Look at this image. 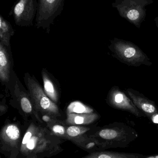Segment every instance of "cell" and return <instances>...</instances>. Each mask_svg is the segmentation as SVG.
<instances>
[{
  "instance_id": "5b68a950",
  "label": "cell",
  "mask_w": 158,
  "mask_h": 158,
  "mask_svg": "<svg viewBox=\"0 0 158 158\" xmlns=\"http://www.w3.org/2000/svg\"><path fill=\"white\" fill-rule=\"evenodd\" d=\"M108 48L115 58L125 65L134 67L153 65L147 55L131 42L114 38L110 40Z\"/></svg>"
},
{
  "instance_id": "4fadbf2b",
  "label": "cell",
  "mask_w": 158,
  "mask_h": 158,
  "mask_svg": "<svg viewBox=\"0 0 158 158\" xmlns=\"http://www.w3.org/2000/svg\"><path fill=\"white\" fill-rule=\"evenodd\" d=\"M41 76L45 93L55 104L60 106L62 91L58 80L46 68L42 70Z\"/></svg>"
},
{
  "instance_id": "2e32d148",
  "label": "cell",
  "mask_w": 158,
  "mask_h": 158,
  "mask_svg": "<svg viewBox=\"0 0 158 158\" xmlns=\"http://www.w3.org/2000/svg\"><path fill=\"white\" fill-rule=\"evenodd\" d=\"M86 133L87 132L82 134L70 142L88 153L105 150L99 143L89 137Z\"/></svg>"
},
{
  "instance_id": "52a82bcc",
  "label": "cell",
  "mask_w": 158,
  "mask_h": 158,
  "mask_svg": "<svg viewBox=\"0 0 158 158\" xmlns=\"http://www.w3.org/2000/svg\"><path fill=\"white\" fill-rule=\"evenodd\" d=\"M153 2V0H114L112 6L121 17L140 28L146 16V6Z\"/></svg>"
},
{
  "instance_id": "ba28073f",
  "label": "cell",
  "mask_w": 158,
  "mask_h": 158,
  "mask_svg": "<svg viewBox=\"0 0 158 158\" xmlns=\"http://www.w3.org/2000/svg\"><path fill=\"white\" fill-rule=\"evenodd\" d=\"M65 122L67 125L92 126L100 118V115L91 106L79 101L67 107Z\"/></svg>"
},
{
  "instance_id": "277c9868",
  "label": "cell",
  "mask_w": 158,
  "mask_h": 158,
  "mask_svg": "<svg viewBox=\"0 0 158 158\" xmlns=\"http://www.w3.org/2000/svg\"><path fill=\"white\" fill-rule=\"evenodd\" d=\"M23 79L35 109L40 116L42 114H47L61 119H65V115L60 106L55 104L47 96L34 75L26 72Z\"/></svg>"
},
{
  "instance_id": "7c38bea8",
  "label": "cell",
  "mask_w": 158,
  "mask_h": 158,
  "mask_svg": "<svg viewBox=\"0 0 158 158\" xmlns=\"http://www.w3.org/2000/svg\"><path fill=\"white\" fill-rule=\"evenodd\" d=\"M125 92L137 109L158 128V108L156 103L132 88L126 89Z\"/></svg>"
},
{
  "instance_id": "3957f363",
  "label": "cell",
  "mask_w": 158,
  "mask_h": 158,
  "mask_svg": "<svg viewBox=\"0 0 158 158\" xmlns=\"http://www.w3.org/2000/svg\"><path fill=\"white\" fill-rule=\"evenodd\" d=\"M5 87L10 96L9 104L18 111L25 124H27L31 120L44 123L35 109L27 89L22 84L14 70Z\"/></svg>"
},
{
  "instance_id": "8992f818",
  "label": "cell",
  "mask_w": 158,
  "mask_h": 158,
  "mask_svg": "<svg viewBox=\"0 0 158 158\" xmlns=\"http://www.w3.org/2000/svg\"><path fill=\"white\" fill-rule=\"evenodd\" d=\"M24 133L19 121L6 119L0 129V154L6 158H18Z\"/></svg>"
},
{
  "instance_id": "ac0fdd59",
  "label": "cell",
  "mask_w": 158,
  "mask_h": 158,
  "mask_svg": "<svg viewBox=\"0 0 158 158\" xmlns=\"http://www.w3.org/2000/svg\"><path fill=\"white\" fill-rule=\"evenodd\" d=\"M15 31L10 22L0 14V41L7 47H11L10 41Z\"/></svg>"
},
{
  "instance_id": "d6986e66",
  "label": "cell",
  "mask_w": 158,
  "mask_h": 158,
  "mask_svg": "<svg viewBox=\"0 0 158 158\" xmlns=\"http://www.w3.org/2000/svg\"><path fill=\"white\" fill-rule=\"evenodd\" d=\"M8 105L6 103V97L4 95L0 94V116H3L8 110Z\"/></svg>"
},
{
  "instance_id": "30bf717a",
  "label": "cell",
  "mask_w": 158,
  "mask_h": 158,
  "mask_svg": "<svg viewBox=\"0 0 158 158\" xmlns=\"http://www.w3.org/2000/svg\"><path fill=\"white\" fill-rule=\"evenodd\" d=\"M106 102L110 106L115 109L129 112L137 117H146L135 105L125 92L118 86H114L110 88L108 92Z\"/></svg>"
},
{
  "instance_id": "8fae6325",
  "label": "cell",
  "mask_w": 158,
  "mask_h": 158,
  "mask_svg": "<svg viewBox=\"0 0 158 158\" xmlns=\"http://www.w3.org/2000/svg\"><path fill=\"white\" fill-rule=\"evenodd\" d=\"M38 0H19L10 12L14 21L20 27H31L36 18Z\"/></svg>"
},
{
  "instance_id": "e0dca14e",
  "label": "cell",
  "mask_w": 158,
  "mask_h": 158,
  "mask_svg": "<svg viewBox=\"0 0 158 158\" xmlns=\"http://www.w3.org/2000/svg\"><path fill=\"white\" fill-rule=\"evenodd\" d=\"M146 156L135 153H122L114 151H98L88 153L82 158H146Z\"/></svg>"
},
{
  "instance_id": "9c48e42d",
  "label": "cell",
  "mask_w": 158,
  "mask_h": 158,
  "mask_svg": "<svg viewBox=\"0 0 158 158\" xmlns=\"http://www.w3.org/2000/svg\"><path fill=\"white\" fill-rule=\"evenodd\" d=\"M65 0H38V9L35 18L37 28L50 32L51 25L62 13Z\"/></svg>"
},
{
  "instance_id": "44dd1931",
  "label": "cell",
  "mask_w": 158,
  "mask_h": 158,
  "mask_svg": "<svg viewBox=\"0 0 158 158\" xmlns=\"http://www.w3.org/2000/svg\"><path fill=\"white\" fill-rule=\"evenodd\" d=\"M155 23H156V27L158 29V17H156L155 18Z\"/></svg>"
},
{
  "instance_id": "9a60e30c",
  "label": "cell",
  "mask_w": 158,
  "mask_h": 158,
  "mask_svg": "<svg viewBox=\"0 0 158 158\" xmlns=\"http://www.w3.org/2000/svg\"><path fill=\"white\" fill-rule=\"evenodd\" d=\"M45 126L54 135L61 139L67 140L66 128L67 124L64 120L61 119L47 114L40 115Z\"/></svg>"
},
{
  "instance_id": "5bb4252c",
  "label": "cell",
  "mask_w": 158,
  "mask_h": 158,
  "mask_svg": "<svg viewBox=\"0 0 158 158\" xmlns=\"http://www.w3.org/2000/svg\"><path fill=\"white\" fill-rule=\"evenodd\" d=\"M14 66L11 47L0 41V83L2 85L5 86L9 82Z\"/></svg>"
},
{
  "instance_id": "6da1fadb",
  "label": "cell",
  "mask_w": 158,
  "mask_h": 158,
  "mask_svg": "<svg viewBox=\"0 0 158 158\" xmlns=\"http://www.w3.org/2000/svg\"><path fill=\"white\" fill-rule=\"evenodd\" d=\"M26 125L27 127L21 141L19 157L50 158L64 151L62 144L65 140L54 135L44 123L31 120Z\"/></svg>"
},
{
  "instance_id": "ffe728a7",
  "label": "cell",
  "mask_w": 158,
  "mask_h": 158,
  "mask_svg": "<svg viewBox=\"0 0 158 158\" xmlns=\"http://www.w3.org/2000/svg\"><path fill=\"white\" fill-rule=\"evenodd\" d=\"M146 158H158V154L152 155V156H146Z\"/></svg>"
},
{
  "instance_id": "7a4b0ae2",
  "label": "cell",
  "mask_w": 158,
  "mask_h": 158,
  "mask_svg": "<svg viewBox=\"0 0 158 158\" xmlns=\"http://www.w3.org/2000/svg\"><path fill=\"white\" fill-rule=\"evenodd\" d=\"M87 135L99 143L105 150L125 148L138 137L134 128L122 122H116L102 127H93Z\"/></svg>"
}]
</instances>
